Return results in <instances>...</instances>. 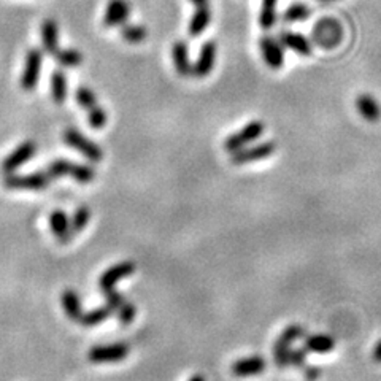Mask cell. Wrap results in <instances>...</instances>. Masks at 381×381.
Segmentation results:
<instances>
[{
	"instance_id": "6da1fadb",
	"label": "cell",
	"mask_w": 381,
	"mask_h": 381,
	"mask_svg": "<svg viewBox=\"0 0 381 381\" xmlns=\"http://www.w3.org/2000/svg\"><path fill=\"white\" fill-rule=\"evenodd\" d=\"M342 25L334 18H323L313 28V42L321 48L331 50L342 42Z\"/></svg>"
},
{
	"instance_id": "7a4b0ae2",
	"label": "cell",
	"mask_w": 381,
	"mask_h": 381,
	"mask_svg": "<svg viewBox=\"0 0 381 381\" xmlns=\"http://www.w3.org/2000/svg\"><path fill=\"white\" fill-rule=\"evenodd\" d=\"M64 142L69 146L78 149V151L83 154L85 157L89 159L91 162H100L102 159H104V153H102L99 145H96L94 142H91L89 138H86L83 133L76 131L74 127L65 129Z\"/></svg>"
},
{
	"instance_id": "3957f363",
	"label": "cell",
	"mask_w": 381,
	"mask_h": 381,
	"mask_svg": "<svg viewBox=\"0 0 381 381\" xmlns=\"http://www.w3.org/2000/svg\"><path fill=\"white\" fill-rule=\"evenodd\" d=\"M264 133V124L261 121H251L245 127H241L239 132L232 133L224 140V149L230 154L245 148L248 143L254 142Z\"/></svg>"
},
{
	"instance_id": "277c9868",
	"label": "cell",
	"mask_w": 381,
	"mask_h": 381,
	"mask_svg": "<svg viewBox=\"0 0 381 381\" xmlns=\"http://www.w3.org/2000/svg\"><path fill=\"white\" fill-rule=\"evenodd\" d=\"M43 53L37 48H32L25 54V64L21 76V87L24 91L32 92L39 83L40 72H42Z\"/></svg>"
},
{
	"instance_id": "5b68a950",
	"label": "cell",
	"mask_w": 381,
	"mask_h": 381,
	"mask_svg": "<svg viewBox=\"0 0 381 381\" xmlns=\"http://www.w3.org/2000/svg\"><path fill=\"white\" fill-rule=\"evenodd\" d=\"M131 347L127 343H115V345H97L92 347L87 353L91 362L104 364V362H120L126 359Z\"/></svg>"
},
{
	"instance_id": "8992f818",
	"label": "cell",
	"mask_w": 381,
	"mask_h": 381,
	"mask_svg": "<svg viewBox=\"0 0 381 381\" xmlns=\"http://www.w3.org/2000/svg\"><path fill=\"white\" fill-rule=\"evenodd\" d=\"M51 178L45 173H30V175H5L3 186L8 189H34L42 190L48 188Z\"/></svg>"
},
{
	"instance_id": "52a82bcc",
	"label": "cell",
	"mask_w": 381,
	"mask_h": 381,
	"mask_svg": "<svg viewBox=\"0 0 381 381\" xmlns=\"http://www.w3.org/2000/svg\"><path fill=\"white\" fill-rule=\"evenodd\" d=\"M275 143L274 142H264L259 143V145L251 146V148H241L239 151L232 153L230 156V161L235 166H243V164L248 162H254V161H261V159H265L272 156L275 153Z\"/></svg>"
},
{
	"instance_id": "ba28073f",
	"label": "cell",
	"mask_w": 381,
	"mask_h": 381,
	"mask_svg": "<svg viewBox=\"0 0 381 381\" xmlns=\"http://www.w3.org/2000/svg\"><path fill=\"white\" fill-rule=\"evenodd\" d=\"M285 46L278 39H274L272 35H264L261 39V53L264 58V63L274 70H280L285 64Z\"/></svg>"
},
{
	"instance_id": "9c48e42d",
	"label": "cell",
	"mask_w": 381,
	"mask_h": 381,
	"mask_svg": "<svg viewBox=\"0 0 381 381\" xmlns=\"http://www.w3.org/2000/svg\"><path fill=\"white\" fill-rule=\"evenodd\" d=\"M35 151H37V145L32 140H25L21 143L13 153H10L7 157L3 159L2 162V172L5 175L14 173L17 170L23 166L24 162H28L30 157L34 156Z\"/></svg>"
},
{
	"instance_id": "30bf717a",
	"label": "cell",
	"mask_w": 381,
	"mask_h": 381,
	"mask_svg": "<svg viewBox=\"0 0 381 381\" xmlns=\"http://www.w3.org/2000/svg\"><path fill=\"white\" fill-rule=\"evenodd\" d=\"M216 51H218V46L212 40H208V42L200 46L199 58L195 61V64H193V76H195V78H205L213 70Z\"/></svg>"
},
{
	"instance_id": "8fae6325",
	"label": "cell",
	"mask_w": 381,
	"mask_h": 381,
	"mask_svg": "<svg viewBox=\"0 0 381 381\" xmlns=\"http://www.w3.org/2000/svg\"><path fill=\"white\" fill-rule=\"evenodd\" d=\"M131 17V5L127 0H110L107 5L104 24L105 28H121Z\"/></svg>"
},
{
	"instance_id": "7c38bea8",
	"label": "cell",
	"mask_w": 381,
	"mask_h": 381,
	"mask_svg": "<svg viewBox=\"0 0 381 381\" xmlns=\"http://www.w3.org/2000/svg\"><path fill=\"white\" fill-rule=\"evenodd\" d=\"M133 272H135V264L131 261L126 262H120V264L110 267V269H107L104 274L100 275L99 278V287L102 291L110 290V287H115V285L122 278L131 276Z\"/></svg>"
},
{
	"instance_id": "4fadbf2b",
	"label": "cell",
	"mask_w": 381,
	"mask_h": 381,
	"mask_svg": "<svg viewBox=\"0 0 381 381\" xmlns=\"http://www.w3.org/2000/svg\"><path fill=\"white\" fill-rule=\"evenodd\" d=\"M50 228L56 235V239L59 240V243H70L74 232H72L70 219L65 212H63V210H54V212L50 215Z\"/></svg>"
},
{
	"instance_id": "5bb4252c",
	"label": "cell",
	"mask_w": 381,
	"mask_h": 381,
	"mask_svg": "<svg viewBox=\"0 0 381 381\" xmlns=\"http://www.w3.org/2000/svg\"><path fill=\"white\" fill-rule=\"evenodd\" d=\"M172 59L175 70L178 72V75H182L183 78H188V76L193 75V64H190L189 61V50L186 42L178 40V42L173 43Z\"/></svg>"
},
{
	"instance_id": "9a60e30c",
	"label": "cell",
	"mask_w": 381,
	"mask_h": 381,
	"mask_svg": "<svg viewBox=\"0 0 381 381\" xmlns=\"http://www.w3.org/2000/svg\"><path fill=\"white\" fill-rule=\"evenodd\" d=\"M265 370V360L261 356H250L245 359H239L232 364V373L235 377H253L259 375Z\"/></svg>"
},
{
	"instance_id": "2e32d148",
	"label": "cell",
	"mask_w": 381,
	"mask_h": 381,
	"mask_svg": "<svg viewBox=\"0 0 381 381\" xmlns=\"http://www.w3.org/2000/svg\"><path fill=\"white\" fill-rule=\"evenodd\" d=\"M281 42V45L285 46V48H290L292 51H296L297 54L301 56H310L312 54V42L308 40L305 35L297 34V32H285L280 34V39H278Z\"/></svg>"
},
{
	"instance_id": "e0dca14e",
	"label": "cell",
	"mask_w": 381,
	"mask_h": 381,
	"mask_svg": "<svg viewBox=\"0 0 381 381\" xmlns=\"http://www.w3.org/2000/svg\"><path fill=\"white\" fill-rule=\"evenodd\" d=\"M42 42L48 54L54 56L59 51V29L54 19H46L42 24Z\"/></svg>"
},
{
	"instance_id": "ac0fdd59",
	"label": "cell",
	"mask_w": 381,
	"mask_h": 381,
	"mask_svg": "<svg viewBox=\"0 0 381 381\" xmlns=\"http://www.w3.org/2000/svg\"><path fill=\"white\" fill-rule=\"evenodd\" d=\"M356 107H358V110L360 113V116H362L365 121L375 122V121L380 120L381 108L378 105V102L375 100L372 96H369V94L359 96L358 100H356Z\"/></svg>"
},
{
	"instance_id": "d6986e66",
	"label": "cell",
	"mask_w": 381,
	"mask_h": 381,
	"mask_svg": "<svg viewBox=\"0 0 381 381\" xmlns=\"http://www.w3.org/2000/svg\"><path fill=\"white\" fill-rule=\"evenodd\" d=\"M212 21V12H210V7H200L195 8L194 17L190 18L188 32L193 37H199L200 34H204Z\"/></svg>"
},
{
	"instance_id": "ffe728a7",
	"label": "cell",
	"mask_w": 381,
	"mask_h": 381,
	"mask_svg": "<svg viewBox=\"0 0 381 381\" xmlns=\"http://www.w3.org/2000/svg\"><path fill=\"white\" fill-rule=\"evenodd\" d=\"M61 302H63V307L72 321L80 323L81 316H83V310H81V301L78 294L74 290H65L61 296Z\"/></svg>"
},
{
	"instance_id": "44dd1931",
	"label": "cell",
	"mask_w": 381,
	"mask_h": 381,
	"mask_svg": "<svg viewBox=\"0 0 381 381\" xmlns=\"http://www.w3.org/2000/svg\"><path fill=\"white\" fill-rule=\"evenodd\" d=\"M67 94H69V86H67V76L63 70H54L51 75V97L58 105H63Z\"/></svg>"
},
{
	"instance_id": "7402d4cb",
	"label": "cell",
	"mask_w": 381,
	"mask_h": 381,
	"mask_svg": "<svg viewBox=\"0 0 381 381\" xmlns=\"http://www.w3.org/2000/svg\"><path fill=\"white\" fill-rule=\"evenodd\" d=\"M121 37L124 42L131 45H137L145 42L148 37V29L142 24H129L124 23L121 25Z\"/></svg>"
},
{
	"instance_id": "603a6c76",
	"label": "cell",
	"mask_w": 381,
	"mask_h": 381,
	"mask_svg": "<svg viewBox=\"0 0 381 381\" xmlns=\"http://www.w3.org/2000/svg\"><path fill=\"white\" fill-rule=\"evenodd\" d=\"M336 348V340L334 337L324 336V334H318V336H312L305 340V349L312 353H329Z\"/></svg>"
},
{
	"instance_id": "cb8c5ba5",
	"label": "cell",
	"mask_w": 381,
	"mask_h": 381,
	"mask_svg": "<svg viewBox=\"0 0 381 381\" xmlns=\"http://www.w3.org/2000/svg\"><path fill=\"white\" fill-rule=\"evenodd\" d=\"M276 0H262V8H261V17L259 23L261 28L269 30L275 25L276 21Z\"/></svg>"
},
{
	"instance_id": "d4e9b609",
	"label": "cell",
	"mask_w": 381,
	"mask_h": 381,
	"mask_svg": "<svg viewBox=\"0 0 381 381\" xmlns=\"http://www.w3.org/2000/svg\"><path fill=\"white\" fill-rule=\"evenodd\" d=\"M111 308L110 307H99V308H94V310H91L89 313H83V316H81L80 323L83 324V326L86 327H92V326H97V324L104 323L105 319L110 318L111 315Z\"/></svg>"
},
{
	"instance_id": "484cf974",
	"label": "cell",
	"mask_w": 381,
	"mask_h": 381,
	"mask_svg": "<svg viewBox=\"0 0 381 381\" xmlns=\"http://www.w3.org/2000/svg\"><path fill=\"white\" fill-rule=\"evenodd\" d=\"M54 59L63 67H78L83 64V54H81L78 50L74 48L59 50L58 53L54 54Z\"/></svg>"
},
{
	"instance_id": "4316f807",
	"label": "cell",
	"mask_w": 381,
	"mask_h": 381,
	"mask_svg": "<svg viewBox=\"0 0 381 381\" xmlns=\"http://www.w3.org/2000/svg\"><path fill=\"white\" fill-rule=\"evenodd\" d=\"M290 351H291V342H287L286 338H280L275 342L274 347V360L280 369H285L286 365H290Z\"/></svg>"
},
{
	"instance_id": "83f0119b",
	"label": "cell",
	"mask_w": 381,
	"mask_h": 381,
	"mask_svg": "<svg viewBox=\"0 0 381 381\" xmlns=\"http://www.w3.org/2000/svg\"><path fill=\"white\" fill-rule=\"evenodd\" d=\"M312 10L310 7H307L305 3H292L291 7H287V10L283 14V19L286 23H297V21H305V19L310 18Z\"/></svg>"
},
{
	"instance_id": "f1b7e54d",
	"label": "cell",
	"mask_w": 381,
	"mask_h": 381,
	"mask_svg": "<svg viewBox=\"0 0 381 381\" xmlns=\"http://www.w3.org/2000/svg\"><path fill=\"white\" fill-rule=\"evenodd\" d=\"M89 219H91V210L87 208L86 205H81V207H78L75 210V213L70 219L72 232L80 234L81 230L86 228L87 223H89Z\"/></svg>"
},
{
	"instance_id": "f546056e",
	"label": "cell",
	"mask_w": 381,
	"mask_h": 381,
	"mask_svg": "<svg viewBox=\"0 0 381 381\" xmlns=\"http://www.w3.org/2000/svg\"><path fill=\"white\" fill-rule=\"evenodd\" d=\"M70 175L76 183L87 184V183L94 182L96 170H94V167H91V166H85V164H74V166H72V170H70Z\"/></svg>"
},
{
	"instance_id": "4dcf8cb0",
	"label": "cell",
	"mask_w": 381,
	"mask_h": 381,
	"mask_svg": "<svg viewBox=\"0 0 381 381\" xmlns=\"http://www.w3.org/2000/svg\"><path fill=\"white\" fill-rule=\"evenodd\" d=\"M76 102H78V104L83 107L86 111H91V110H94V108L99 107L94 92H92L89 87H85V86H81L76 89Z\"/></svg>"
},
{
	"instance_id": "1f68e13d",
	"label": "cell",
	"mask_w": 381,
	"mask_h": 381,
	"mask_svg": "<svg viewBox=\"0 0 381 381\" xmlns=\"http://www.w3.org/2000/svg\"><path fill=\"white\" fill-rule=\"evenodd\" d=\"M72 166H74V164L67 161V159H58V161L50 164L48 168H46V175H48L51 179L61 178L64 177V175H70Z\"/></svg>"
},
{
	"instance_id": "d6a6232c",
	"label": "cell",
	"mask_w": 381,
	"mask_h": 381,
	"mask_svg": "<svg viewBox=\"0 0 381 381\" xmlns=\"http://www.w3.org/2000/svg\"><path fill=\"white\" fill-rule=\"evenodd\" d=\"M87 121H89L92 129H97V131H99V129L105 127L107 121H108L107 111L102 107H97V108H94V110L87 111Z\"/></svg>"
},
{
	"instance_id": "836d02e7",
	"label": "cell",
	"mask_w": 381,
	"mask_h": 381,
	"mask_svg": "<svg viewBox=\"0 0 381 381\" xmlns=\"http://www.w3.org/2000/svg\"><path fill=\"white\" fill-rule=\"evenodd\" d=\"M102 292H104V296H105V298H107V305L110 307L113 312H115V310H116V312L120 310V307L122 305V303L126 302V298L122 297V296L120 294V292H118V291L115 290V287H110V290H105V291H102Z\"/></svg>"
},
{
	"instance_id": "e575fe53",
	"label": "cell",
	"mask_w": 381,
	"mask_h": 381,
	"mask_svg": "<svg viewBox=\"0 0 381 381\" xmlns=\"http://www.w3.org/2000/svg\"><path fill=\"white\" fill-rule=\"evenodd\" d=\"M135 307L132 305L131 302L126 301L120 307V310H118V318H120V321L127 326V324H131L133 321V318H135Z\"/></svg>"
},
{
	"instance_id": "d590c367",
	"label": "cell",
	"mask_w": 381,
	"mask_h": 381,
	"mask_svg": "<svg viewBox=\"0 0 381 381\" xmlns=\"http://www.w3.org/2000/svg\"><path fill=\"white\" fill-rule=\"evenodd\" d=\"M290 364L296 365V367H305V364H307V349L305 348L291 349V351H290Z\"/></svg>"
},
{
	"instance_id": "8d00e7d4",
	"label": "cell",
	"mask_w": 381,
	"mask_h": 381,
	"mask_svg": "<svg viewBox=\"0 0 381 381\" xmlns=\"http://www.w3.org/2000/svg\"><path fill=\"white\" fill-rule=\"evenodd\" d=\"M303 372H305V377L308 381H316L321 377V369L316 367V365H305Z\"/></svg>"
},
{
	"instance_id": "74e56055",
	"label": "cell",
	"mask_w": 381,
	"mask_h": 381,
	"mask_svg": "<svg viewBox=\"0 0 381 381\" xmlns=\"http://www.w3.org/2000/svg\"><path fill=\"white\" fill-rule=\"evenodd\" d=\"M373 359H375V362H381V340H380V342L377 345H375Z\"/></svg>"
},
{
	"instance_id": "f35d334b",
	"label": "cell",
	"mask_w": 381,
	"mask_h": 381,
	"mask_svg": "<svg viewBox=\"0 0 381 381\" xmlns=\"http://www.w3.org/2000/svg\"><path fill=\"white\" fill-rule=\"evenodd\" d=\"M189 2L193 3L195 8H200V7H208V0H189Z\"/></svg>"
},
{
	"instance_id": "ab89813d",
	"label": "cell",
	"mask_w": 381,
	"mask_h": 381,
	"mask_svg": "<svg viewBox=\"0 0 381 381\" xmlns=\"http://www.w3.org/2000/svg\"><path fill=\"white\" fill-rule=\"evenodd\" d=\"M189 381H205V378L202 377V375H194V377H190Z\"/></svg>"
},
{
	"instance_id": "60d3db41",
	"label": "cell",
	"mask_w": 381,
	"mask_h": 381,
	"mask_svg": "<svg viewBox=\"0 0 381 381\" xmlns=\"http://www.w3.org/2000/svg\"><path fill=\"white\" fill-rule=\"evenodd\" d=\"M321 2H331V0H321Z\"/></svg>"
}]
</instances>
